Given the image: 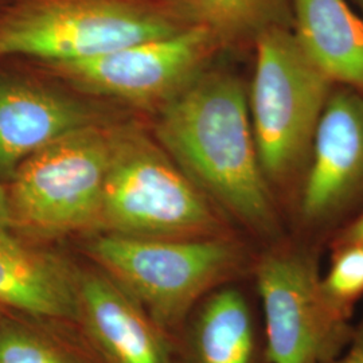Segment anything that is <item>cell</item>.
I'll return each instance as SVG.
<instances>
[{"instance_id":"cell-1","label":"cell","mask_w":363,"mask_h":363,"mask_svg":"<svg viewBox=\"0 0 363 363\" xmlns=\"http://www.w3.org/2000/svg\"><path fill=\"white\" fill-rule=\"evenodd\" d=\"M218 60L156 113L150 128L235 229L256 247H269L289 235L286 218L261 169L247 85Z\"/></svg>"},{"instance_id":"cell-2","label":"cell","mask_w":363,"mask_h":363,"mask_svg":"<svg viewBox=\"0 0 363 363\" xmlns=\"http://www.w3.org/2000/svg\"><path fill=\"white\" fill-rule=\"evenodd\" d=\"M252 55L249 116L261 169L286 222L335 84L303 52L291 28L265 31Z\"/></svg>"},{"instance_id":"cell-3","label":"cell","mask_w":363,"mask_h":363,"mask_svg":"<svg viewBox=\"0 0 363 363\" xmlns=\"http://www.w3.org/2000/svg\"><path fill=\"white\" fill-rule=\"evenodd\" d=\"M85 252L154 319L174 325L213 289L250 277L259 247L240 233L147 238L103 232L86 241Z\"/></svg>"},{"instance_id":"cell-4","label":"cell","mask_w":363,"mask_h":363,"mask_svg":"<svg viewBox=\"0 0 363 363\" xmlns=\"http://www.w3.org/2000/svg\"><path fill=\"white\" fill-rule=\"evenodd\" d=\"M99 230L147 238L238 233L157 143L151 128L130 116L117 123Z\"/></svg>"},{"instance_id":"cell-5","label":"cell","mask_w":363,"mask_h":363,"mask_svg":"<svg viewBox=\"0 0 363 363\" xmlns=\"http://www.w3.org/2000/svg\"><path fill=\"white\" fill-rule=\"evenodd\" d=\"M187 27L164 0H6L0 60H86Z\"/></svg>"},{"instance_id":"cell-6","label":"cell","mask_w":363,"mask_h":363,"mask_svg":"<svg viewBox=\"0 0 363 363\" xmlns=\"http://www.w3.org/2000/svg\"><path fill=\"white\" fill-rule=\"evenodd\" d=\"M123 117L70 132L21 164L7 183L16 233L50 238L99 230L115 132Z\"/></svg>"},{"instance_id":"cell-7","label":"cell","mask_w":363,"mask_h":363,"mask_svg":"<svg viewBox=\"0 0 363 363\" xmlns=\"http://www.w3.org/2000/svg\"><path fill=\"white\" fill-rule=\"evenodd\" d=\"M220 57L216 38L193 27L86 60L30 62L85 97L154 117Z\"/></svg>"},{"instance_id":"cell-8","label":"cell","mask_w":363,"mask_h":363,"mask_svg":"<svg viewBox=\"0 0 363 363\" xmlns=\"http://www.w3.org/2000/svg\"><path fill=\"white\" fill-rule=\"evenodd\" d=\"M325 252L291 234L259 247L252 280L271 363H325L350 337L352 325H337L320 300Z\"/></svg>"},{"instance_id":"cell-9","label":"cell","mask_w":363,"mask_h":363,"mask_svg":"<svg viewBox=\"0 0 363 363\" xmlns=\"http://www.w3.org/2000/svg\"><path fill=\"white\" fill-rule=\"evenodd\" d=\"M362 210L363 91L335 85L286 214L288 233L325 250L331 237Z\"/></svg>"},{"instance_id":"cell-10","label":"cell","mask_w":363,"mask_h":363,"mask_svg":"<svg viewBox=\"0 0 363 363\" xmlns=\"http://www.w3.org/2000/svg\"><path fill=\"white\" fill-rule=\"evenodd\" d=\"M123 115L40 73L26 60H0V183L30 156L70 132Z\"/></svg>"},{"instance_id":"cell-11","label":"cell","mask_w":363,"mask_h":363,"mask_svg":"<svg viewBox=\"0 0 363 363\" xmlns=\"http://www.w3.org/2000/svg\"><path fill=\"white\" fill-rule=\"evenodd\" d=\"M0 304L39 318L77 319V274L25 235L0 229Z\"/></svg>"},{"instance_id":"cell-12","label":"cell","mask_w":363,"mask_h":363,"mask_svg":"<svg viewBox=\"0 0 363 363\" xmlns=\"http://www.w3.org/2000/svg\"><path fill=\"white\" fill-rule=\"evenodd\" d=\"M78 307L93 339L112 363H169L154 325L106 274H77Z\"/></svg>"},{"instance_id":"cell-13","label":"cell","mask_w":363,"mask_h":363,"mask_svg":"<svg viewBox=\"0 0 363 363\" xmlns=\"http://www.w3.org/2000/svg\"><path fill=\"white\" fill-rule=\"evenodd\" d=\"M241 280L213 289L196 304L194 363H271L257 294L252 298Z\"/></svg>"},{"instance_id":"cell-14","label":"cell","mask_w":363,"mask_h":363,"mask_svg":"<svg viewBox=\"0 0 363 363\" xmlns=\"http://www.w3.org/2000/svg\"><path fill=\"white\" fill-rule=\"evenodd\" d=\"M291 30L333 84L363 91V16L350 0H292Z\"/></svg>"},{"instance_id":"cell-15","label":"cell","mask_w":363,"mask_h":363,"mask_svg":"<svg viewBox=\"0 0 363 363\" xmlns=\"http://www.w3.org/2000/svg\"><path fill=\"white\" fill-rule=\"evenodd\" d=\"M187 27L203 28L225 55L252 54L272 28H292V0H164Z\"/></svg>"},{"instance_id":"cell-16","label":"cell","mask_w":363,"mask_h":363,"mask_svg":"<svg viewBox=\"0 0 363 363\" xmlns=\"http://www.w3.org/2000/svg\"><path fill=\"white\" fill-rule=\"evenodd\" d=\"M325 252L330 261L319 281L320 300L337 325L350 328L363 303V245H333Z\"/></svg>"},{"instance_id":"cell-17","label":"cell","mask_w":363,"mask_h":363,"mask_svg":"<svg viewBox=\"0 0 363 363\" xmlns=\"http://www.w3.org/2000/svg\"><path fill=\"white\" fill-rule=\"evenodd\" d=\"M0 363H73L43 339L15 325H0Z\"/></svg>"},{"instance_id":"cell-18","label":"cell","mask_w":363,"mask_h":363,"mask_svg":"<svg viewBox=\"0 0 363 363\" xmlns=\"http://www.w3.org/2000/svg\"><path fill=\"white\" fill-rule=\"evenodd\" d=\"M325 363H363V303L362 310L354 319L347 343L335 357Z\"/></svg>"},{"instance_id":"cell-19","label":"cell","mask_w":363,"mask_h":363,"mask_svg":"<svg viewBox=\"0 0 363 363\" xmlns=\"http://www.w3.org/2000/svg\"><path fill=\"white\" fill-rule=\"evenodd\" d=\"M342 244H361L363 245V210L352 220L342 226L337 233L331 237L327 247ZM327 250V249H325Z\"/></svg>"},{"instance_id":"cell-20","label":"cell","mask_w":363,"mask_h":363,"mask_svg":"<svg viewBox=\"0 0 363 363\" xmlns=\"http://www.w3.org/2000/svg\"><path fill=\"white\" fill-rule=\"evenodd\" d=\"M0 229H13V211L7 183H0Z\"/></svg>"},{"instance_id":"cell-21","label":"cell","mask_w":363,"mask_h":363,"mask_svg":"<svg viewBox=\"0 0 363 363\" xmlns=\"http://www.w3.org/2000/svg\"><path fill=\"white\" fill-rule=\"evenodd\" d=\"M351 4L355 7V10L363 16V0H350Z\"/></svg>"},{"instance_id":"cell-22","label":"cell","mask_w":363,"mask_h":363,"mask_svg":"<svg viewBox=\"0 0 363 363\" xmlns=\"http://www.w3.org/2000/svg\"><path fill=\"white\" fill-rule=\"evenodd\" d=\"M4 1H6V0H0V7H1V4H3Z\"/></svg>"},{"instance_id":"cell-23","label":"cell","mask_w":363,"mask_h":363,"mask_svg":"<svg viewBox=\"0 0 363 363\" xmlns=\"http://www.w3.org/2000/svg\"><path fill=\"white\" fill-rule=\"evenodd\" d=\"M0 319H1V313H0Z\"/></svg>"}]
</instances>
